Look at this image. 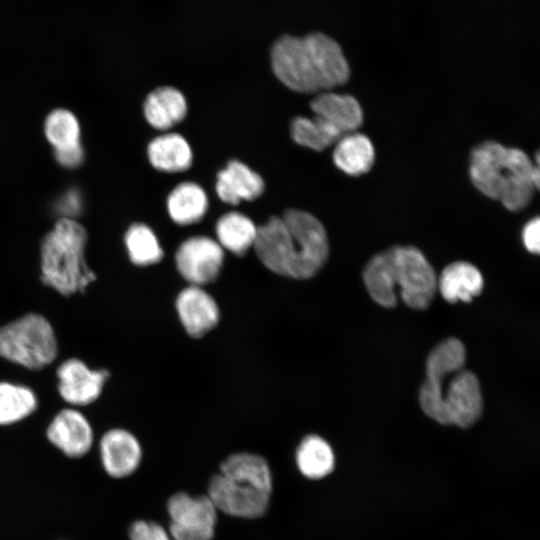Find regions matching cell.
I'll return each mask as SVG.
<instances>
[{
  "label": "cell",
  "instance_id": "26",
  "mask_svg": "<svg viewBox=\"0 0 540 540\" xmlns=\"http://www.w3.org/2000/svg\"><path fill=\"white\" fill-rule=\"evenodd\" d=\"M125 244L130 260L138 266L159 262L163 250L154 232L144 224H133L125 234Z\"/></svg>",
  "mask_w": 540,
  "mask_h": 540
},
{
  "label": "cell",
  "instance_id": "22",
  "mask_svg": "<svg viewBox=\"0 0 540 540\" xmlns=\"http://www.w3.org/2000/svg\"><path fill=\"white\" fill-rule=\"evenodd\" d=\"M207 207L206 193L193 182L180 183L167 198L168 213L178 225H190L200 221Z\"/></svg>",
  "mask_w": 540,
  "mask_h": 540
},
{
  "label": "cell",
  "instance_id": "24",
  "mask_svg": "<svg viewBox=\"0 0 540 540\" xmlns=\"http://www.w3.org/2000/svg\"><path fill=\"white\" fill-rule=\"evenodd\" d=\"M296 464L304 477L318 480L333 471L335 457L326 440L318 435H308L296 450Z\"/></svg>",
  "mask_w": 540,
  "mask_h": 540
},
{
  "label": "cell",
  "instance_id": "10",
  "mask_svg": "<svg viewBox=\"0 0 540 540\" xmlns=\"http://www.w3.org/2000/svg\"><path fill=\"white\" fill-rule=\"evenodd\" d=\"M207 495L217 511L232 517L256 519L268 511L271 494L234 482L219 473L210 478Z\"/></svg>",
  "mask_w": 540,
  "mask_h": 540
},
{
  "label": "cell",
  "instance_id": "12",
  "mask_svg": "<svg viewBox=\"0 0 540 540\" xmlns=\"http://www.w3.org/2000/svg\"><path fill=\"white\" fill-rule=\"evenodd\" d=\"M57 377L61 397L71 405L84 406L99 398L109 372L91 370L83 361L71 358L58 367Z\"/></svg>",
  "mask_w": 540,
  "mask_h": 540
},
{
  "label": "cell",
  "instance_id": "23",
  "mask_svg": "<svg viewBox=\"0 0 540 540\" xmlns=\"http://www.w3.org/2000/svg\"><path fill=\"white\" fill-rule=\"evenodd\" d=\"M215 231L220 246L238 256L245 255L257 237L254 222L237 211L222 215L216 223Z\"/></svg>",
  "mask_w": 540,
  "mask_h": 540
},
{
  "label": "cell",
  "instance_id": "4",
  "mask_svg": "<svg viewBox=\"0 0 540 540\" xmlns=\"http://www.w3.org/2000/svg\"><path fill=\"white\" fill-rule=\"evenodd\" d=\"M469 176L483 195L518 212L529 205L539 188V161L534 164L521 149L484 141L471 151Z\"/></svg>",
  "mask_w": 540,
  "mask_h": 540
},
{
  "label": "cell",
  "instance_id": "25",
  "mask_svg": "<svg viewBox=\"0 0 540 540\" xmlns=\"http://www.w3.org/2000/svg\"><path fill=\"white\" fill-rule=\"evenodd\" d=\"M37 408L34 392L25 386L0 382V425L18 422Z\"/></svg>",
  "mask_w": 540,
  "mask_h": 540
},
{
  "label": "cell",
  "instance_id": "18",
  "mask_svg": "<svg viewBox=\"0 0 540 540\" xmlns=\"http://www.w3.org/2000/svg\"><path fill=\"white\" fill-rule=\"evenodd\" d=\"M148 123L158 130H168L180 123L187 114V102L176 88L163 86L150 92L144 102Z\"/></svg>",
  "mask_w": 540,
  "mask_h": 540
},
{
  "label": "cell",
  "instance_id": "27",
  "mask_svg": "<svg viewBox=\"0 0 540 540\" xmlns=\"http://www.w3.org/2000/svg\"><path fill=\"white\" fill-rule=\"evenodd\" d=\"M45 134L55 149L80 144V127L76 117L68 110H53L45 120Z\"/></svg>",
  "mask_w": 540,
  "mask_h": 540
},
{
  "label": "cell",
  "instance_id": "30",
  "mask_svg": "<svg viewBox=\"0 0 540 540\" xmlns=\"http://www.w3.org/2000/svg\"><path fill=\"white\" fill-rule=\"evenodd\" d=\"M55 158L62 166L73 168L80 165L84 158V152L80 144L55 149Z\"/></svg>",
  "mask_w": 540,
  "mask_h": 540
},
{
  "label": "cell",
  "instance_id": "29",
  "mask_svg": "<svg viewBox=\"0 0 540 540\" xmlns=\"http://www.w3.org/2000/svg\"><path fill=\"white\" fill-rule=\"evenodd\" d=\"M540 220L539 217L530 219L523 227L522 240L525 248L534 254L540 251Z\"/></svg>",
  "mask_w": 540,
  "mask_h": 540
},
{
  "label": "cell",
  "instance_id": "3",
  "mask_svg": "<svg viewBox=\"0 0 540 540\" xmlns=\"http://www.w3.org/2000/svg\"><path fill=\"white\" fill-rule=\"evenodd\" d=\"M271 66L282 84L299 93L327 92L345 84L350 77L340 45L318 32L304 37H280L271 49Z\"/></svg>",
  "mask_w": 540,
  "mask_h": 540
},
{
  "label": "cell",
  "instance_id": "6",
  "mask_svg": "<svg viewBox=\"0 0 540 540\" xmlns=\"http://www.w3.org/2000/svg\"><path fill=\"white\" fill-rule=\"evenodd\" d=\"M87 233L75 220L61 218L41 244V280L69 297L85 292L96 279L85 260Z\"/></svg>",
  "mask_w": 540,
  "mask_h": 540
},
{
  "label": "cell",
  "instance_id": "2",
  "mask_svg": "<svg viewBox=\"0 0 540 540\" xmlns=\"http://www.w3.org/2000/svg\"><path fill=\"white\" fill-rule=\"evenodd\" d=\"M261 263L280 276L305 280L325 264L329 242L322 223L311 213L290 208L257 227L253 245Z\"/></svg>",
  "mask_w": 540,
  "mask_h": 540
},
{
  "label": "cell",
  "instance_id": "19",
  "mask_svg": "<svg viewBox=\"0 0 540 540\" xmlns=\"http://www.w3.org/2000/svg\"><path fill=\"white\" fill-rule=\"evenodd\" d=\"M220 474L241 484L271 494L272 475L265 458L258 454L240 452L228 456L220 464Z\"/></svg>",
  "mask_w": 540,
  "mask_h": 540
},
{
  "label": "cell",
  "instance_id": "14",
  "mask_svg": "<svg viewBox=\"0 0 540 540\" xmlns=\"http://www.w3.org/2000/svg\"><path fill=\"white\" fill-rule=\"evenodd\" d=\"M176 310L186 332L199 338L218 323L220 312L213 297L201 286L190 285L176 298Z\"/></svg>",
  "mask_w": 540,
  "mask_h": 540
},
{
  "label": "cell",
  "instance_id": "13",
  "mask_svg": "<svg viewBox=\"0 0 540 540\" xmlns=\"http://www.w3.org/2000/svg\"><path fill=\"white\" fill-rule=\"evenodd\" d=\"M48 440L66 456L79 458L90 450L93 431L85 416L75 409H63L47 428Z\"/></svg>",
  "mask_w": 540,
  "mask_h": 540
},
{
  "label": "cell",
  "instance_id": "28",
  "mask_svg": "<svg viewBox=\"0 0 540 540\" xmlns=\"http://www.w3.org/2000/svg\"><path fill=\"white\" fill-rule=\"evenodd\" d=\"M130 540H172L169 532L156 522L138 520L128 530Z\"/></svg>",
  "mask_w": 540,
  "mask_h": 540
},
{
  "label": "cell",
  "instance_id": "31",
  "mask_svg": "<svg viewBox=\"0 0 540 540\" xmlns=\"http://www.w3.org/2000/svg\"><path fill=\"white\" fill-rule=\"evenodd\" d=\"M80 209V198L77 191H69L59 205V210L65 214L78 213Z\"/></svg>",
  "mask_w": 540,
  "mask_h": 540
},
{
  "label": "cell",
  "instance_id": "5",
  "mask_svg": "<svg viewBox=\"0 0 540 540\" xmlns=\"http://www.w3.org/2000/svg\"><path fill=\"white\" fill-rule=\"evenodd\" d=\"M363 281L370 297L379 305L397 304L401 299L413 309H426L436 292L437 278L424 254L413 246H393L375 254L365 265Z\"/></svg>",
  "mask_w": 540,
  "mask_h": 540
},
{
  "label": "cell",
  "instance_id": "1",
  "mask_svg": "<svg viewBox=\"0 0 540 540\" xmlns=\"http://www.w3.org/2000/svg\"><path fill=\"white\" fill-rule=\"evenodd\" d=\"M465 358V347L456 338L441 341L427 357L419 403L440 424L469 427L482 414L480 384L474 373L463 368Z\"/></svg>",
  "mask_w": 540,
  "mask_h": 540
},
{
  "label": "cell",
  "instance_id": "11",
  "mask_svg": "<svg viewBox=\"0 0 540 540\" xmlns=\"http://www.w3.org/2000/svg\"><path fill=\"white\" fill-rule=\"evenodd\" d=\"M224 261L220 244L206 236H193L180 244L175 263L181 276L191 285L203 286L219 275Z\"/></svg>",
  "mask_w": 540,
  "mask_h": 540
},
{
  "label": "cell",
  "instance_id": "9",
  "mask_svg": "<svg viewBox=\"0 0 540 540\" xmlns=\"http://www.w3.org/2000/svg\"><path fill=\"white\" fill-rule=\"evenodd\" d=\"M172 540H213L218 511L209 496L177 492L167 501Z\"/></svg>",
  "mask_w": 540,
  "mask_h": 540
},
{
  "label": "cell",
  "instance_id": "8",
  "mask_svg": "<svg viewBox=\"0 0 540 540\" xmlns=\"http://www.w3.org/2000/svg\"><path fill=\"white\" fill-rule=\"evenodd\" d=\"M58 344L50 322L28 313L0 327V356L27 369L39 370L57 357Z\"/></svg>",
  "mask_w": 540,
  "mask_h": 540
},
{
  "label": "cell",
  "instance_id": "15",
  "mask_svg": "<svg viewBox=\"0 0 540 540\" xmlns=\"http://www.w3.org/2000/svg\"><path fill=\"white\" fill-rule=\"evenodd\" d=\"M100 454L105 471L114 478L133 474L142 459V449L137 438L120 428L111 429L102 436Z\"/></svg>",
  "mask_w": 540,
  "mask_h": 540
},
{
  "label": "cell",
  "instance_id": "17",
  "mask_svg": "<svg viewBox=\"0 0 540 540\" xmlns=\"http://www.w3.org/2000/svg\"><path fill=\"white\" fill-rule=\"evenodd\" d=\"M484 281L480 271L471 263L456 261L446 266L437 280L442 297L450 302H470L482 292Z\"/></svg>",
  "mask_w": 540,
  "mask_h": 540
},
{
  "label": "cell",
  "instance_id": "7",
  "mask_svg": "<svg viewBox=\"0 0 540 540\" xmlns=\"http://www.w3.org/2000/svg\"><path fill=\"white\" fill-rule=\"evenodd\" d=\"M310 108L311 118L292 120L291 136L298 145L314 151H323L363 123L362 107L351 95L322 92L312 99Z\"/></svg>",
  "mask_w": 540,
  "mask_h": 540
},
{
  "label": "cell",
  "instance_id": "20",
  "mask_svg": "<svg viewBox=\"0 0 540 540\" xmlns=\"http://www.w3.org/2000/svg\"><path fill=\"white\" fill-rule=\"evenodd\" d=\"M334 145V164L345 174L360 176L372 168L375 150L366 135L356 131L351 132L341 137Z\"/></svg>",
  "mask_w": 540,
  "mask_h": 540
},
{
  "label": "cell",
  "instance_id": "16",
  "mask_svg": "<svg viewBox=\"0 0 540 540\" xmlns=\"http://www.w3.org/2000/svg\"><path fill=\"white\" fill-rule=\"evenodd\" d=\"M216 192L225 203L237 205L243 200L252 201L260 197L265 189L263 178L246 164L231 160L217 174Z\"/></svg>",
  "mask_w": 540,
  "mask_h": 540
},
{
  "label": "cell",
  "instance_id": "21",
  "mask_svg": "<svg viewBox=\"0 0 540 540\" xmlns=\"http://www.w3.org/2000/svg\"><path fill=\"white\" fill-rule=\"evenodd\" d=\"M151 165L163 172H183L192 164V151L186 139L177 133L154 138L148 145Z\"/></svg>",
  "mask_w": 540,
  "mask_h": 540
}]
</instances>
